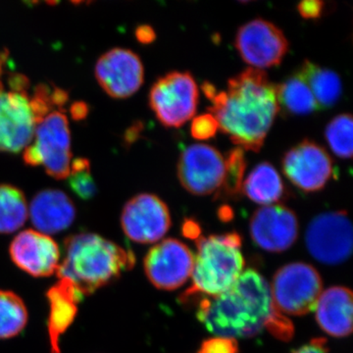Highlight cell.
Masks as SVG:
<instances>
[{
	"instance_id": "cell-4",
	"label": "cell",
	"mask_w": 353,
	"mask_h": 353,
	"mask_svg": "<svg viewBox=\"0 0 353 353\" xmlns=\"http://www.w3.org/2000/svg\"><path fill=\"white\" fill-rule=\"evenodd\" d=\"M196 246L192 285L183 294V301L199 294L215 297L224 294L233 287L245 268L238 233L199 236Z\"/></svg>"
},
{
	"instance_id": "cell-33",
	"label": "cell",
	"mask_w": 353,
	"mask_h": 353,
	"mask_svg": "<svg viewBox=\"0 0 353 353\" xmlns=\"http://www.w3.org/2000/svg\"><path fill=\"white\" fill-rule=\"evenodd\" d=\"M134 34H136V38L139 43L143 44L152 43L157 39V34L152 26L150 25L139 26Z\"/></svg>"
},
{
	"instance_id": "cell-22",
	"label": "cell",
	"mask_w": 353,
	"mask_h": 353,
	"mask_svg": "<svg viewBox=\"0 0 353 353\" xmlns=\"http://www.w3.org/2000/svg\"><path fill=\"white\" fill-rule=\"evenodd\" d=\"M296 74L310 88L319 109L333 108L340 101L343 83L340 76L333 70L305 60Z\"/></svg>"
},
{
	"instance_id": "cell-8",
	"label": "cell",
	"mask_w": 353,
	"mask_h": 353,
	"mask_svg": "<svg viewBox=\"0 0 353 353\" xmlns=\"http://www.w3.org/2000/svg\"><path fill=\"white\" fill-rule=\"evenodd\" d=\"M352 222L345 211L322 213L309 223L306 248L323 264H341L352 255Z\"/></svg>"
},
{
	"instance_id": "cell-19",
	"label": "cell",
	"mask_w": 353,
	"mask_h": 353,
	"mask_svg": "<svg viewBox=\"0 0 353 353\" xmlns=\"http://www.w3.org/2000/svg\"><path fill=\"white\" fill-rule=\"evenodd\" d=\"M29 212L36 231L48 236L68 229L76 218L75 204L59 190L38 192L32 199Z\"/></svg>"
},
{
	"instance_id": "cell-38",
	"label": "cell",
	"mask_w": 353,
	"mask_h": 353,
	"mask_svg": "<svg viewBox=\"0 0 353 353\" xmlns=\"http://www.w3.org/2000/svg\"><path fill=\"white\" fill-rule=\"evenodd\" d=\"M230 215L233 216V211L231 210V208L229 206H223L222 208L220 209V217L224 220H229Z\"/></svg>"
},
{
	"instance_id": "cell-27",
	"label": "cell",
	"mask_w": 353,
	"mask_h": 353,
	"mask_svg": "<svg viewBox=\"0 0 353 353\" xmlns=\"http://www.w3.org/2000/svg\"><path fill=\"white\" fill-rule=\"evenodd\" d=\"M352 116L343 113L330 121L325 130V138L332 152L341 159L352 157Z\"/></svg>"
},
{
	"instance_id": "cell-10",
	"label": "cell",
	"mask_w": 353,
	"mask_h": 353,
	"mask_svg": "<svg viewBox=\"0 0 353 353\" xmlns=\"http://www.w3.org/2000/svg\"><path fill=\"white\" fill-rule=\"evenodd\" d=\"M225 159L214 146L194 143L179 158L176 174L183 189L194 196L216 194L224 179Z\"/></svg>"
},
{
	"instance_id": "cell-37",
	"label": "cell",
	"mask_w": 353,
	"mask_h": 353,
	"mask_svg": "<svg viewBox=\"0 0 353 353\" xmlns=\"http://www.w3.org/2000/svg\"><path fill=\"white\" fill-rule=\"evenodd\" d=\"M183 234L189 238L194 239L199 238L201 234V228L199 224L194 220H187L183 223Z\"/></svg>"
},
{
	"instance_id": "cell-15",
	"label": "cell",
	"mask_w": 353,
	"mask_h": 353,
	"mask_svg": "<svg viewBox=\"0 0 353 353\" xmlns=\"http://www.w3.org/2000/svg\"><path fill=\"white\" fill-rule=\"evenodd\" d=\"M95 77L106 94L115 99H126L143 85L145 69L137 53L116 48L99 58Z\"/></svg>"
},
{
	"instance_id": "cell-18",
	"label": "cell",
	"mask_w": 353,
	"mask_h": 353,
	"mask_svg": "<svg viewBox=\"0 0 353 353\" xmlns=\"http://www.w3.org/2000/svg\"><path fill=\"white\" fill-rule=\"evenodd\" d=\"M83 294L68 279L61 278L46 292L50 310L48 333L50 352L61 353L60 338L71 327L78 315L79 303Z\"/></svg>"
},
{
	"instance_id": "cell-39",
	"label": "cell",
	"mask_w": 353,
	"mask_h": 353,
	"mask_svg": "<svg viewBox=\"0 0 353 353\" xmlns=\"http://www.w3.org/2000/svg\"><path fill=\"white\" fill-rule=\"evenodd\" d=\"M3 92V85H2V83L0 82V92Z\"/></svg>"
},
{
	"instance_id": "cell-32",
	"label": "cell",
	"mask_w": 353,
	"mask_h": 353,
	"mask_svg": "<svg viewBox=\"0 0 353 353\" xmlns=\"http://www.w3.org/2000/svg\"><path fill=\"white\" fill-rule=\"evenodd\" d=\"M292 353H329L328 347H327V341L324 339H315L307 345L297 348L296 350Z\"/></svg>"
},
{
	"instance_id": "cell-21",
	"label": "cell",
	"mask_w": 353,
	"mask_h": 353,
	"mask_svg": "<svg viewBox=\"0 0 353 353\" xmlns=\"http://www.w3.org/2000/svg\"><path fill=\"white\" fill-rule=\"evenodd\" d=\"M243 194L250 201L261 205H273L285 196L282 176L269 162H261L245 179Z\"/></svg>"
},
{
	"instance_id": "cell-9",
	"label": "cell",
	"mask_w": 353,
	"mask_h": 353,
	"mask_svg": "<svg viewBox=\"0 0 353 353\" xmlns=\"http://www.w3.org/2000/svg\"><path fill=\"white\" fill-rule=\"evenodd\" d=\"M241 59L252 68H271L282 63L290 44L284 32L272 22L257 18L241 26L234 39Z\"/></svg>"
},
{
	"instance_id": "cell-35",
	"label": "cell",
	"mask_w": 353,
	"mask_h": 353,
	"mask_svg": "<svg viewBox=\"0 0 353 353\" xmlns=\"http://www.w3.org/2000/svg\"><path fill=\"white\" fill-rule=\"evenodd\" d=\"M70 112L74 120L85 119L88 114V105L85 102L77 101L71 106Z\"/></svg>"
},
{
	"instance_id": "cell-13",
	"label": "cell",
	"mask_w": 353,
	"mask_h": 353,
	"mask_svg": "<svg viewBox=\"0 0 353 353\" xmlns=\"http://www.w3.org/2000/svg\"><path fill=\"white\" fill-rule=\"evenodd\" d=\"M123 232L137 243H157L168 233L171 215L168 206L152 194H141L125 204L121 215Z\"/></svg>"
},
{
	"instance_id": "cell-5",
	"label": "cell",
	"mask_w": 353,
	"mask_h": 353,
	"mask_svg": "<svg viewBox=\"0 0 353 353\" xmlns=\"http://www.w3.org/2000/svg\"><path fill=\"white\" fill-rule=\"evenodd\" d=\"M272 301L281 314L303 316L314 310L321 296V276L304 262L285 265L276 272L270 285Z\"/></svg>"
},
{
	"instance_id": "cell-30",
	"label": "cell",
	"mask_w": 353,
	"mask_h": 353,
	"mask_svg": "<svg viewBox=\"0 0 353 353\" xmlns=\"http://www.w3.org/2000/svg\"><path fill=\"white\" fill-rule=\"evenodd\" d=\"M197 353H239V345L236 339L214 336L201 343Z\"/></svg>"
},
{
	"instance_id": "cell-26",
	"label": "cell",
	"mask_w": 353,
	"mask_h": 353,
	"mask_svg": "<svg viewBox=\"0 0 353 353\" xmlns=\"http://www.w3.org/2000/svg\"><path fill=\"white\" fill-rule=\"evenodd\" d=\"M225 159L224 179L216 192L217 199H238L243 194V176L246 169L245 152L234 148L228 152Z\"/></svg>"
},
{
	"instance_id": "cell-29",
	"label": "cell",
	"mask_w": 353,
	"mask_h": 353,
	"mask_svg": "<svg viewBox=\"0 0 353 353\" xmlns=\"http://www.w3.org/2000/svg\"><path fill=\"white\" fill-rule=\"evenodd\" d=\"M218 129L219 126L214 116L211 115L210 113L202 114L192 120L190 134L192 138L197 141H206L215 137Z\"/></svg>"
},
{
	"instance_id": "cell-2",
	"label": "cell",
	"mask_w": 353,
	"mask_h": 353,
	"mask_svg": "<svg viewBox=\"0 0 353 353\" xmlns=\"http://www.w3.org/2000/svg\"><path fill=\"white\" fill-rule=\"evenodd\" d=\"M209 101L221 131L241 150L259 152L280 112L276 85L261 69L248 68Z\"/></svg>"
},
{
	"instance_id": "cell-12",
	"label": "cell",
	"mask_w": 353,
	"mask_h": 353,
	"mask_svg": "<svg viewBox=\"0 0 353 353\" xmlns=\"http://www.w3.org/2000/svg\"><path fill=\"white\" fill-rule=\"evenodd\" d=\"M194 255L182 241L167 239L150 248L143 260L146 277L157 289H179L192 277Z\"/></svg>"
},
{
	"instance_id": "cell-24",
	"label": "cell",
	"mask_w": 353,
	"mask_h": 353,
	"mask_svg": "<svg viewBox=\"0 0 353 353\" xmlns=\"http://www.w3.org/2000/svg\"><path fill=\"white\" fill-rule=\"evenodd\" d=\"M28 216L29 208L22 190L11 185H0V234L18 231Z\"/></svg>"
},
{
	"instance_id": "cell-7",
	"label": "cell",
	"mask_w": 353,
	"mask_h": 353,
	"mask_svg": "<svg viewBox=\"0 0 353 353\" xmlns=\"http://www.w3.org/2000/svg\"><path fill=\"white\" fill-rule=\"evenodd\" d=\"M199 90L190 72H171L152 85L150 106L163 126L180 128L194 117Z\"/></svg>"
},
{
	"instance_id": "cell-14",
	"label": "cell",
	"mask_w": 353,
	"mask_h": 353,
	"mask_svg": "<svg viewBox=\"0 0 353 353\" xmlns=\"http://www.w3.org/2000/svg\"><path fill=\"white\" fill-rule=\"evenodd\" d=\"M39 124L27 92H0V152H19Z\"/></svg>"
},
{
	"instance_id": "cell-6",
	"label": "cell",
	"mask_w": 353,
	"mask_h": 353,
	"mask_svg": "<svg viewBox=\"0 0 353 353\" xmlns=\"http://www.w3.org/2000/svg\"><path fill=\"white\" fill-rule=\"evenodd\" d=\"M71 158L68 119L65 114L54 111L37 126L34 143L24 152L25 163L43 165L48 175L62 180L70 175Z\"/></svg>"
},
{
	"instance_id": "cell-36",
	"label": "cell",
	"mask_w": 353,
	"mask_h": 353,
	"mask_svg": "<svg viewBox=\"0 0 353 353\" xmlns=\"http://www.w3.org/2000/svg\"><path fill=\"white\" fill-rule=\"evenodd\" d=\"M68 92L59 88H54V90L51 92V102H52L53 106L61 108L68 101Z\"/></svg>"
},
{
	"instance_id": "cell-25",
	"label": "cell",
	"mask_w": 353,
	"mask_h": 353,
	"mask_svg": "<svg viewBox=\"0 0 353 353\" xmlns=\"http://www.w3.org/2000/svg\"><path fill=\"white\" fill-rule=\"evenodd\" d=\"M29 313L15 292L0 290V340L15 338L27 326Z\"/></svg>"
},
{
	"instance_id": "cell-17",
	"label": "cell",
	"mask_w": 353,
	"mask_h": 353,
	"mask_svg": "<svg viewBox=\"0 0 353 353\" xmlns=\"http://www.w3.org/2000/svg\"><path fill=\"white\" fill-rule=\"evenodd\" d=\"M9 255L18 268L36 278L50 277L61 261L57 241L36 230L18 234L9 246Z\"/></svg>"
},
{
	"instance_id": "cell-31",
	"label": "cell",
	"mask_w": 353,
	"mask_h": 353,
	"mask_svg": "<svg viewBox=\"0 0 353 353\" xmlns=\"http://www.w3.org/2000/svg\"><path fill=\"white\" fill-rule=\"evenodd\" d=\"M324 2L320 0H305L299 3L297 11L304 19H319L324 11Z\"/></svg>"
},
{
	"instance_id": "cell-16",
	"label": "cell",
	"mask_w": 353,
	"mask_h": 353,
	"mask_svg": "<svg viewBox=\"0 0 353 353\" xmlns=\"http://www.w3.org/2000/svg\"><path fill=\"white\" fill-rule=\"evenodd\" d=\"M250 236L255 245L269 252H284L299 236L296 213L281 204L257 209L250 219Z\"/></svg>"
},
{
	"instance_id": "cell-20",
	"label": "cell",
	"mask_w": 353,
	"mask_h": 353,
	"mask_svg": "<svg viewBox=\"0 0 353 353\" xmlns=\"http://www.w3.org/2000/svg\"><path fill=\"white\" fill-rule=\"evenodd\" d=\"M316 321L334 338H345L352 332V292L345 287H332L322 292L315 306Z\"/></svg>"
},
{
	"instance_id": "cell-11",
	"label": "cell",
	"mask_w": 353,
	"mask_h": 353,
	"mask_svg": "<svg viewBox=\"0 0 353 353\" xmlns=\"http://www.w3.org/2000/svg\"><path fill=\"white\" fill-rule=\"evenodd\" d=\"M282 169L292 185L303 192H315L331 180L334 162L323 146L304 139L285 153Z\"/></svg>"
},
{
	"instance_id": "cell-34",
	"label": "cell",
	"mask_w": 353,
	"mask_h": 353,
	"mask_svg": "<svg viewBox=\"0 0 353 353\" xmlns=\"http://www.w3.org/2000/svg\"><path fill=\"white\" fill-rule=\"evenodd\" d=\"M8 82L13 92H26V90L29 87V80L21 74H14Z\"/></svg>"
},
{
	"instance_id": "cell-28",
	"label": "cell",
	"mask_w": 353,
	"mask_h": 353,
	"mask_svg": "<svg viewBox=\"0 0 353 353\" xmlns=\"http://www.w3.org/2000/svg\"><path fill=\"white\" fill-rule=\"evenodd\" d=\"M90 165L87 158H76L70 171L69 187L83 201H90L97 192L94 180L90 174Z\"/></svg>"
},
{
	"instance_id": "cell-1",
	"label": "cell",
	"mask_w": 353,
	"mask_h": 353,
	"mask_svg": "<svg viewBox=\"0 0 353 353\" xmlns=\"http://www.w3.org/2000/svg\"><path fill=\"white\" fill-rule=\"evenodd\" d=\"M196 317L210 333L225 338H252L268 329L285 339L292 332L274 306L270 285L253 269L243 272L224 294L202 299Z\"/></svg>"
},
{
	"instance_id": "cell-23",
	"label": "cell",
	"mask_w": 353,
	"mask_h": 353,
	"mask_svg": "<svg viewBox=\"0 0 353 353\" xmlns=\"http://www.w3.org/2000/svg\"><path fill=\"white\" fill-rule=\"evenodd\" d=\"M276 94L280 111L288 115L305 116L319 109L310 88L296 73L276 85Z\"/></svg>"
},
{
	"instance_id": "cell-3",
	"label": "cell",
	"mask_w": 353,
	"mask_h": 353,
	"mask_svg": "<svg viewBox=\"0 0 353 353\" xmlns=\"http://www.w3.org/2000/svg\"><path fill=\"white\" fill-rule=\"evenodd\" d=\"M134 263V253L114 241L97 234H77L65 240L57 274L71 281L85 296L112 284Z\"/></svg>"
}]
</instances>
